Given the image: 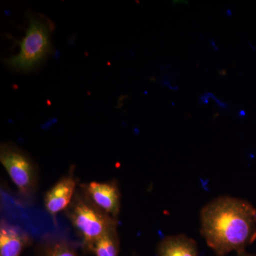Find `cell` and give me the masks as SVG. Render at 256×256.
<instances>
[{
    "mask_svg": "<svg viewBox=\"0 0 256 256\" xmlns=\"http://www.w3.org/2000/svg\"><path fill=\"white\" fill-rule=\"evenodd\" d=\"M156 256H198V247L194 239L182 235L169 236L158 244Z\"/></svg>",
    "mask_w": 256,
    "mask_h": 256,
    "instance_id": "9",
    "label": "cell"
},
{
    "mask_svg": "<svg viewBox=\"0 0 256 256\" xmlns=\"http://www.w3.org/2000/svg\"><path fill=\"white\" fill-rule=\"evenodd\" d=\"M78 180L70 168L45 193L44 204L45 210L56 220L57 214L65 212L73 200L78 188Z\"/></svg>",
    "mask_w": 256,
    "mask_h": 256,
    "instance_id": "6",
    "label": "cell"
},
{
    "mask_svg": "<svg viewBox=\"0 0 256 256\" xmlns=\"http://www.w3.org/2000/svg\"><path fill=\"white\" fill-rule=\"evenodd\" d=\"M226 15L227 16H230L232 15V12L230 10H226Z\"/></svg>",
    "mask_w": 256,
    "mask_h": 256,
    "instance_id": "15",
    "label": "cell"
},
{
    "mask_svg": "<svg viewBox=\"0 0 256 256\" xmlns=\"http://www.w3.org/2000/svg\"><path fill=\"white\" fill-rule=\"evenodd\" d=\"M33 242V237L28 232L5 220H1L0 256H22Z\"/></svg>",
    "mask_w": 256,
    "mask_h": 256,
    "instance_id": "7",
    "label": "cell"
},
{
    "mask_svg": "<svg viewBox=\"0 0 256 256\" xmlns=\"http://www.w3.org/2000/svg\"><path fill=\"white\" fill-rule=\"evenodd\" d=\"M50 34L48 24L41 18L30 14L26 36L18 42L20 53L5 60V63L10 68L21 72L34 68L52 50Z\"/></svg>",
    "mask_w": 256,
    "mask_h": 256,
    "instance_id": "4",
    "label": "cell"
},
{
    "mask_svg": "<svg viewBox=\"0 0 256 256\" xmlns=\"http://www.w3.org/2000/svg\"><path fill=\"white\" fill-rule=\"evenodd\" d=\"M64 214L82 240V250L86 252H90L98 239L118 226V220L99 210L79 188Z\"/></svg>",
    "mask_w": 256,
    "mask_h": 256,
    "instance_id": "2",
    "label": "cell"
},
{
    "mask_svg": "<svg viewBox=\"0 0 256 256\" xmlns=\"http://www.w3.org/2000/svg\"><path fill=\"white\" fill-rule=\"evenodd\" d=\"M201 234L218 256L246 252L256 240V208L242 198L220 196L200 213Z\"/></svg>",
    "mask_w": 256,
    "mask_h": 256,
    "instance_id": "1",
    "label": "cell"
},
{
    "mask_svg": "<svg viewBox=\"0 0 256 256\" xmlns=\"http://www.w3.org/2000/svg\"></svg>",
    "mask_w": 256,
    "mask_h": 256,
    "instance_id": "16",
    "label": "cell"
},
{
    "mask_svg": "<svg viewBox=\"0 0 256 256\" xmlns=\"http://www.w3.org/2000/svg\"><path fill=\"white\" fill-rule=\"evenodd\" d=\"M237 256H256V254H248L246 252H240V254H237Z\"/></svg>",
    "mask_w": 256,
    "mask_h": 256,
    "instance_id": "11",
    "label": "cell"
},
{
    "mask_svg": "<svg viewBox=\"0 0 256 256\" xmlns=\"http://www.w3.org/2000/svg\"><path fill=\"white\" fill-rule=\"evenodd\" d=\"M34 256H79L76 246L64 236L46 234L36 242Z\"/></svg>",
    "mask_w": 256,
    "mask_h": 256,
    "instance_id": "8",
    "label": "cell"
},
{
    "mask_svg": "<svg viewBox=\"0 0 256 256\" xmlns=\"http://www.w3.org/2000/svg\"><path fill=\"white\" fill-rule=\"evenodd\" d=\"M78 188L99 210L118 220L122 195L117 180L79 183Z\"/></svg>",
    "mask_w": 256,
    "mask_h": 256,
    "instance_id": "5",
    "label": "cell"
},
{
    "mask_svg": "<svg viewBox=\"0 0 256 256\" xmlns=\"http://www.w3.org/2000/svg\"><path fill=\"white\" fill-rule=\"evenodd\" d=\"M0 162L18 188L20 197L24 202L32 201L40 181L36 163L24 151L11 143L1 144Z\"/></svg>",
    "mask_w": 256,
    "mask_h": 256,
    "instance_id": "3",
    "label": "cell"
},
{
    "mask_svg": "<svg viewBox=\"0 0 256 256\" xmlns=\"http://www.w3.org/2000/svg\"><path fill=\"white\" fill-rule=\"evenodd\" d=\"M120 250V242L117 226L98 239L94 242L90 254L95 256H119Z\"/></svg>",
    "mask_w": 256,
    "mask_h": 256,
    "instance_id": "10",
    "label": "cell"
},
{
    "mask_svg": "<svg viewBox=\"0 0 256 256\" xmlns=\"http://www.w3.org/2000/svg\"><path fill=\"white\" fill-rule=\"evenodd\" d=\"M4 14L6 15V16H10L12 14L11 11L10 10H6L4 11Z\"/></svg>",
    "mask_w": 256,
    "mask_h": 256,
    "instance_id": "14",
    "label": "cell"
},
{
    "mask_svg": "<svg viewBox=\"0 0 256 256\" xmlns=\"http://www.w3.org/2000/svg\"><path fill=\"white\" fill-rule=\"evenodd\" d=\"M210 44L212 45V46H213L214 48H215V50H218V48H217V46H216V44H215V42L214 41V40H210Z\"/></svg>",
    "mask_w": 256,
    "mask_h": 256,
    "instance_id": "13",
    "label": "cell"
},
{
    "mask_svg": "<svg viewBox=\"0 0 256 256\" xmlns=\"http://www.w3.org/2000/svg\"><path fill=\"white\" fill-rule=\"evenodd\" d=\"M60 56V50H56L54 52V57L56 60H58Z\"/></svg>",
    "mask_w": 256,
    "mask_h": 256,
    "instance_id": "12",
    "label": "cell"
}]
</instances>
